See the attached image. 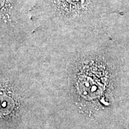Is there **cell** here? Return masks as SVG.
Masks as SVG:
<instances>
[{"label":"cell","mask_w":129,"mask_h":129,"mask_svg":"<svg viewBox=\"0 0 129 129\" xmlns=\"http://www.w3.org/2000/svg\"><path fill=\"white\" fill-rule=\"evenodd\" d=\"M90 0H53V4L59 13L64 16L78 14L88 7Z\"/></svg>","instance_id":"6da1fadb"}]
</instances>
